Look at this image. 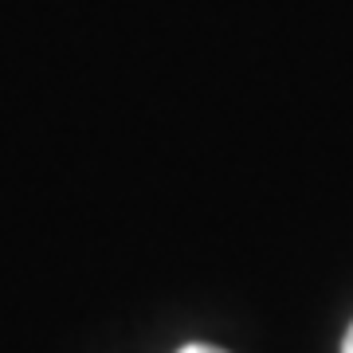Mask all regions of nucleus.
Returning <instances> with one entry per match:
<instances>
[{
    "label": "nucleus",
    "instance_id": "1",
    "mask_svg": "<svg viewBox=\"0 0 353 353\" xmlns=\"http://www.w3.org/2000/svg\"><path fill=\"white\" fill-rule=\"evenodd\" d=\"M176 353H224V350H216V345H204V341H189V345H181Z\"/></svg>",
    "mask_w": 353,
    "mask_h": 353
},
{
    "label": "nucleus",
    "instance_id": "2",
    "mask_svg": "<svg viewBox=\"0 0 353 353\" xmlns=\"http://www.w3.org/2000/svg\"><path fill=\"white\" fill-rule=\"evenodd\" d=\"M341 353H353V322H350V330H345V341H341Z\"/></svg>",
    "mask_w": 353,
    "mask_h": 353
}]
</instances>
